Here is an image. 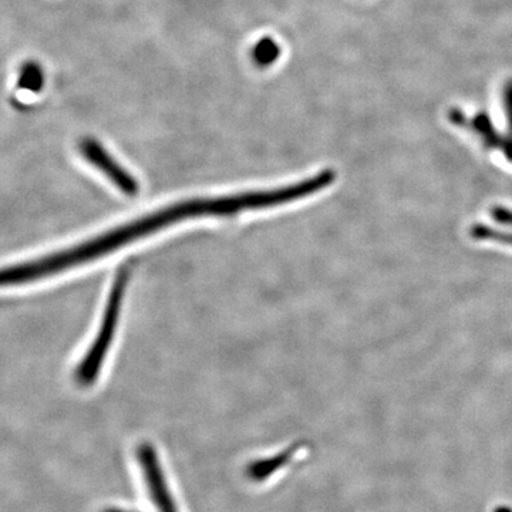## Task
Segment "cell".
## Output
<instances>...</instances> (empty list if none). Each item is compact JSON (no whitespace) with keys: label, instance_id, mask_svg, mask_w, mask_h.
<instances>
[{"label":"cell","instance_id":"cell-4","mask_svg":"<svg viewBox=\"0 0 512 512\" xmlns=\"http://www.w3.org/2000/svg\"><path fill=\"white\" fill-rule=\"evenodd\" d=\"M138 461H140L144 481L147 484L148 494H150L157 511L178 512L156 450L150 444H143L138 448Z\"/></svg>","mask_w":512,"mask_h":512},{"label":"cell","instance_id":"cell-6","mask_svg":"<svg viewBox=\"0 0 512 512\" xmlns=\"http://www.w3.org/2000/svg\"><path fill=\"white\" fill-rule=\"evenodd\" d=\"M494 220L500 224L512 227V211L508 208H494ZM471 237L477 241L497 242V244L512 245V232L501 231V229L487 227V225H474L471 228Z\"/></svg>","mask_w":512,"mask_h":512},{"label":"cell","instance_id":"cell-5","mask_svg":"<svg viewBox=\"0 0 512 512\" xmlns=\"http://www.w3.org/2000/svg\"><path fill=\"white\" fill-rule=\"evenodd\" d=\"M448 119L458 127H466L473 131L488 150H495L503 154L512 163V137L501 136L495 130L493 121L485 113H477L473 119H467L466 114L460 110L453 109L448 113Z\"/></svg>","mask_w":512,"mask_h":512},{"label":"cell","instance_id":"cell-9","mask_svg":"<svg viewBox=\"0 0 512 512\" xmlns=\"http://www.w3.org/2000/svg\"><path fill=\"white\" fill-rule=\"evenodd\" d=\"M504 110L507 116L508 128L512 137V80L505 84L504 87Z\"/></svg>","mask_w":512,"mask_h":512},{"label":"cell","instance_id":"cell-7","mask_svg":"<svg viewBox=\"0 0 512 512\" xmlns=\"http://www.w3.org/2000/svg\"><path fill=\"white\" fill-rule=\"evenodd\" d=\"M281 53V46L274 37L265 36L255 43L254 49H252V60L259 67H269L278 62Z\"/></svg>","mask_w":512,"mask_h":512},{"label":"cell","instance_id":"cell-1","mask_svg":"<svg viewBox=\"0 0 512 512\" xmlns=\"http://www.w3.org/2000/svg\"><path fill=\"white\" fill-rule=\"evenodd\" d=\"M229 212H231V202L228 197L198 198V200L180 202L173 207L146 215L140 220L110 229L99 237L87 239L86 242L74 245L72 248L63 249L33 261L0 268V289L32 284L40 279L62 274L67 269L89 264L168 225L191 220V218L205 217V215L227 217Z\"/></svg>","mask_w":512,"mask_h":512},{"label":"cell","instance_id":"cell-3","mask_svg":"<svg viewBox=\"0 0 512 512\" xmlns=\"http://www.w3.org/2000/svg\"><path fill=\"white\" fill-rule=\"evenodd\" d=\"M79 150L87 163L92 164L100 173L106 175L111 183L116 185L124 194L131 195V197L138 194L140 187H138V183L134 180L133 175L127 173V170H124V168L110 156L109 151H107L104 146H101L99 141L94 140L92 137L83 138V140L80 141Z\"/></svg>","mask_w":512,"mask_h":512},{"label":"cell","instance_id":"cell-2","mask_svg":"<svg viewBox=\"0 0 512 512\" xmlns=\"http://www.w3.org/2000/svg\"><path fill=\"white\" fill-rule=\"evenodd\" d=\"M124 288H126V275L121 274L119 278H117L113 289H111L109 303H107L99 333H97L93 345L87 350L86 356L83 357L82 362L77 366L76 372H74V380H76L79 386H92V384L96 382L97 377H99L104 357H106L107 350H109L111 345V340H113L117 319H119Z\"/></svg>","mask_w":512,"mask_h":512},{"label":"cell","instance_id":"cell-10","mask_svg":"<svg viewBox=\"0 0 512 512\" xmlns=\"http://www.w3.org/2000/svg\"><path fill=\"white\" fill-rule=\"evenodd\" d=\"M104 512H136V511H127V510H119V508H110V510H106Z\"/></svg>","mask_w":512,"mask_h":512},{"label":"cell","instance_id":"cell-8","mask_svg":"<svg viewBox=\"0 0 512 512\" xmlns=\"http://www.w3.org/2000/svg\"><path fill=\"white\" fill-rule=\"evenodd\" d=\"M19 86L29 92H40L45 86V73L42 66L35 62L23 64L19 72Z\"/></svg>","mask_w":512,"mask_h":512}]
</instances>
